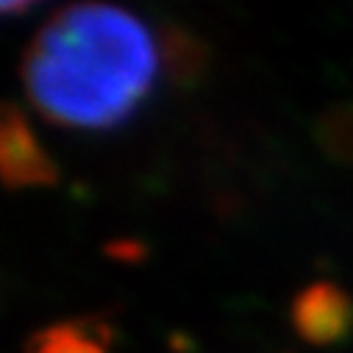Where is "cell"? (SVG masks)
Wrapping results in <instances>:
<instances>
[{
    "mask_svg": "<svg viewBox=\"0 0 353 353\" xmlns=\"http://www.w3.org/2000/svg\"><path fill=\"white\" fill-rule=\"evenodd\" d=\"M34 3H37V0H0V6H3L6 14H20L28 6H34Z\"/></svg>",
    "mask_w": 353,
    "mask_h": 353,
    "instance_id": "52a82bcc",
    "label": "cell"
},
{
    "mask_svg": "<svg viewBox=\"0 0 353 353\" xmlns=\"http://www.w3.org/2000/svg\"><path fill=\"white\" fill-rule=\"evenodd\" d=\"M292 328L309 345H336L353 331V301L350 295L331 284L317 281L298 292L292 301Z\"/></svg>",
    "mask_w": 353,
    "mask_h": 353,
    "instance_id": "3957f363",
    "label": "cell"
},
{
    "mask_svg": "<svg viewBox=\"0 0 353 353\" xmlns=\"http://www.w3.org/2000/svg\"><path fill=\"white\" fill-rule=\"evenodd\" d=\"M159 61L170 83L181 86V90H192L209 72L212 50L190 28L167 23L159 28Z\"/></svg>",
    "mask_w": 353,
    "mask_h": 353,
    "instance_id": "277c9868",
    "label": "cell"
},
{
    "mask_svg": "<svg viewBox=\"0 0 353 353\" xmlns=\"http://www.w3.org/2000/svg\"><path fill=\"white\" fill-rule=\"evenodd\" d=\"M159 64L142 20L131 12L86 0L53 14L37 34L23 81L31 103L64 128H114L148 98Z\"/></svg>",
    "mask_w": 353,
    "mask_h": 353,
    "instance_id": "6da1fadb",
    "label": "cell"
},
{
    "mask_svg": "<svg viewBox=\"0 0 353 353\" xmlns=\"http://www.w3.org/2000/svg\"><path fill=\"white\" fill-rule=\"evenodd\" d=\"M0 172L9 190L53 187L59 181V167L39 145L26 114L6 103L0 114Z\"/></svg>",
    "mask_w": 353,
    "mask_h": 353,
    "instance_id": "7a4b0ae2",
    "label": "cell"
},
{
    "mask_svg": "<svg viewBox=\"0 0 353 353\" xmlns=\"http://www.w3.org/2000/svg\"><path fill=\"white\" fill-rule=\"evenodd\" d=\"M28 353H112V336L92 320H70L39 331Z\"/></svg>",
    "mask_w": 353,
    "mask_h": 353,
    "instance_id": "5b68a950",
    "label": "cell"
},
{
    "mask_svg": "<svg viewBox=\"0 0 353 353\" xmlns=\"http://www.w3.org/2000/svg\"><path fill=\"white\" fill-rule=\"evenodd\" d=\"M317 148L339 164H353V103L328 106L314 123Z\"/></svg>",
    "mask_w": 353,
    "mask_h": 353,
    "instance_id": "8992f818",
    "label": "cell"
}]
</instances>
